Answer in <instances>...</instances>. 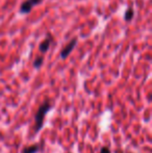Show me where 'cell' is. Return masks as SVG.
<instances>
[{
    "label": "cell",
    "mask_w": 152,
    "mask_h": 153,
    "mask_svg": "<svg viewBox=\"0 0 152 153\" xmlns=\"http://www.w3.org/2000/svg\"><path fill=\"white\" fill-rule=\"evenodd\" d=\"M133 16H134L133 8L132 7L127 8V10H126L125 14H124V20H125L126 22H130V21L133 19Z\"/></svg>",
    "instance_id": "obj_5"
},
{
    "label": "cell",
    "mask_w": 152,
    "mask_h": 153,
    "mask_svg": "<svg viewBox=\"0 0 152 153\" xmlns=\"http://www.w3.org/2000/svg\"><path fill=\"white\" fill-rule=\"evenodd\" d=\"M76 44H77V39L76 38H74L73 40L70 41V42L65 46V48L62 50V52H61V57H62V59H67V57L69 56L70 53L73 51V49L75 48Z\"/></svg>",
    "instance_id": "obj_3"
},
{
    "label": "cell",
    "mask_w": 152,
    "mask_h": 153,
    "mask_svg": "<svg viewBox=\"0 0 152 153\" xmlns=\"http://www.w3.org/2000/svg\"><path fill=\"white\" fill-rule=\"evenodd\" d=\"M43 0H25L20 6V13L21 14H29L35 5L42 3Z\"/></svg>",
    "instance_id": "obj_2"
},
{
    "label": "cell",
    "mask_w": 152,
    "mask_h": 153,
    "mask_svg": "<svg viewBox=\"0 0 152 153\" xmlns=\"http://www.w3.org/2000/svg\"><path fill=\"white\" fill-rule=\"evenodd\" d=\"M50 44H51V40L50 39H45L44 41H42L40 44V46H39V49H40V51L42 53H45L48 51L49 47H50Z\"/></svg>",
    "instance_id": "obj_4"
},
{
    "label": "cell",
    "mask_w": 152,
    "mask_h": 153,
    "mask_svg": "<svg viewBox=\"0 0 152 153\" xmlns=\"http://www.w3.org/2000/svg\"><path fill=\"white\" fill-rule=\"evenodd\" d=\"M43 62H44V57L43 56H39L37 59H35V62H33V66H35V68H41L43 65Z\"/></svg>",
    "instance_id": "obj_6"
},
{
    "label": "cell",
    "mask_w": 152,
    "mask_h": 153,
    "mask_svg": "<svg viewBox=\"0 0 152 153\" xmlns=\"http://www.w3.org/2000/svg\"><path fill=\"white\" fill-rule=\"evenodd\" d=\"M50 109V104L49 103H44V104L41 105V107L39 108L37 115H36V130L39 131L43 126V123H44V117L47 114V111Z\"/></svg>",
    "instance_id": "obj_1"
},
{
    "label": "cell",
    "mask_w": 152,
    "mask_h": 153,
    "mask_svg": "<svg viewBox=\"0 0 152 153\" xmlns=\"http://www.w3.org/2000/svg\"><path fill=\"white\" fill-rule=\"evenodd\" d=\"M101 153H110V150L108 149V148H103V149L101 150Z\"/></svg>",
    "instance_id": "obj_8"
},
{
    "label": "cell",
    "mask_w": 152,
    "mask_h": 153,
    "mask_svg": "<svg viewBox=\"0 0 152 153\" xmlns=\"http://www.w3.org/2000/svg\"><path fill=\"white\" fill-rule=\"evenodd\" d=\"M39 150L38 146H31V147H28L24 150V153H36Z\"/></svg>",
    "instance_id": "obj_7"
}]
</instances>
